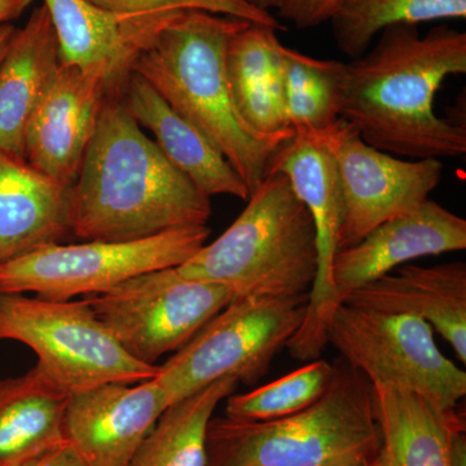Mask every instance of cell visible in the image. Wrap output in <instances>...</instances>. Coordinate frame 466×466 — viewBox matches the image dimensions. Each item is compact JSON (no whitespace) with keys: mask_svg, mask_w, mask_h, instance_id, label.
Listing matches in <instances>:
<instances>
[{"mask_svg":"<svg viewBox=\"0 0 466 466\" xmlns=\"http://www.w3.org/2000/svg\"><path fill=\"white\" fill-rule=\"evenodd\" d=\"M122 99L137 125L153 134L165 157L204 195L249 200V189L222 152L191 122L175 112L142 76L133 73Z\"/></svg>","mask_w":466,"mask_h":466,"instance_id":"d6986e66","label":"cell"},{"mask_svg":"<svg viewBox=\"0 0 466 466\" xmlns=\"http://www.w3.org/2000/svg\"><path fill=\"white\" fill-rule=\"evenodd\" d=\"M56 33L61 63L99 79L122 97L135 60L167 24L110 14L87 0H43Z\"/></svg>","mask_w":466,"mask_h":466,"instance_id":"9a60e30c","label":"cell"},{"mask_svg":"<svg viewBox=\"0 0 466 466\" xmlns=\"http://www.w3.org/2000/svg\"><path fill=\"white\" fill-rule=\"evenodd\" d=\"M372 395L381 446L370 466H450L451 435L465 426L456 410L386 383H372Z\"/></svg>","mask_w":466,"mask_h":466,"instance_id":"7402d4cb","label":"cell"},{"mask_svg":"<svg viewBox=\"0 0 466 466\" xmlns=\"http://www.w3.org/2000/svg\"><path fill=\"white\" fill-rule=\"evenodd\" d=\"M69 397L36 366L0 381V466H24L66 443Z\"/></svg>","mask_w":466,"mask_h":466,"instance_id":"603a6c76","label":"cell"},{"mask_svg":"<svg viewBox=\"0 0 466 466\" xmlns=\"http://www.w3.org/2000/svg\"><path fill=\"white\" fill-rule=\"evenodd\" d=\"M465 17L466 0H349L330 23L336 45L354 60L385 27Z\"/></svg>","mask_w":466,"mask_h":466,"instance_id":"484cf974","label":"cell"},{"mask_svg":"<svg viewBox=\"0 0 466 466\" xmlns=\"http://www.w3.org/2000/svg\"><path fill=\"white\" fill-rule=\"evenodd\" d=\"M168 407L155 380L76 392L67 401L66 438L87 466H128Z\"/></svg>","mask_w":466,"mask_h":466,"instance_id":"4fadbf2b","label":"cell"},{"mask_svg":"<svg viewBox=\"0 0 466 466\" xmlns=\"http://www.w3.org/2000/svg\"><path fill=\"white\" fill-rule=\"evenodd\" d=\"M466 249V220L433 200L386 220L358 244L336 254L332 281L337 305L352 291L404 263Z\"/></svg>","mask_w":466,"mask_h":466,"instance_id":"5bb4252c","label":"cell"},{"mask_svg":"<svg viewBox=\"0 0 466 466\" xmlns=\"http://www.w3.org/2000/svg\"><path fill=\"white\" fill-rule=\"evenodd\" d=\"M235 297L226 285L183 278L170 267L86 299L131 357L158 366V359L183 348Z\"/></svg>","mask_w":466,"mask_h":466,"instance_id":"30bf717a","label":"cell"},{"mask_svg":"<svg viewBox=\"0 0 466 466\" xmlns=\"http://www.w3.org/2000/svg\"><path fill=\"white\" fill-rule=\"evenodd\" d=\"M349 294L342 303L385 314L422 319L466 363V266H401Z\"/></svg>","mask_w":466,"mask_h":466,"instance_id":"e0dca14e","label":"cell"},{"mask_svg":"<svg viewBox=\"0 0 466 466\" xmlns=\"http://www.w3.org/2000/svg\"><path fill=\"white\" fill-rule=\"evenodd\" d=\"M253 7L260 9V11L268 12L269 8L278 7L279 0H247Z\"/></svg>","mask_w":466,"mask_h":466,"instance_id":"836d02e7","label":"cell"},{"mask_svg":"<svg viewBox=\"0 0 466 466\" xmlns=\"http://www.w3.org/2000/svg\"><path fill=\"white\" fill-rule=\"evenodd\" d=\"M60 66L56 33L42 5L0 61V149L25 158L27 126Z\"/></svg>","mask_w":466,"mask_h":466,"instance_id":"ffe728a7","label":"cell"},{"mask_svg":"<svg viewBox=\"0 0 466 466\" xmlns=\"http://www.w3.org/2000/svg\"><path fill=\"white\" fill-rule=\"evenodd\" d=\"M334 372L333 364L314 360L256 390L229 395L225 416L242 421H268L293 415L320 400Z\"/></svg>","mask_w":466,"mask_h":466,"instance_id":"4316f807","label":"cell"},{"mask_svg":"<svg viewBox=\"0 0 466 466\" xmlns=\"http://www.w3.org/2000/svg\"><path fill=\"white\" fill-rule=\"evenodd\" d=\"M308 308L309 293L236 297L158 366L153 380L170 406L225 377L254 385L299 332Z\"/></svg>","mask_w":466,"mask_h":466,"instance_id":"8992f818","label":"cell"},{"mask_svg":"<svg viewBox=\"0 0 466 466\" xmlns=\"http://www.w3.org/2000/svg\"><path fill=\"white\" fill-rule=\"evenodd\" d=\"M24 466H87L67 441L56 449L43 453L39 458L32 460Z\"/></svg>","mask_w":466,"mask_h":466,"instance_id":"f546056e","label":"cell"},{"mask_svg":"<svg viewBox=\"0 0 466 466\" xmlns=\"http://www.w3.org/2000/svg\"><path fill=\"white\" fill-rule=\"evenodd\" d=\"M235 377L171 404L144 438L128 466H208V429L220 401L238 389Z\"/></svg>","mask_w":466,"mask_h":466,"instance_id":"cb8c5ba5","label":"cell"},{"mask_svg":"<svg viewBox=\"0 0 466 466\" xmlns=\"http://www.w3.org/2000/svg\"><path fill=\"white\" fill-rule=\"evenodd\" d=\"M268 171L287 175L296 195L308 208L318 242V274L309 293L308 315L288 343L299 360H317L328 343V327L339 308L334 297L332 266L339 251L343 198L332 153L320 137L294 134L275 153Z\"/></svg>","mask_w":466,"mask_h":466,"instance_id":"7c38bea8","label":"cell"},{"mask_svg":"<svg viewBox=\"0 0 466 466\" xmlns=\"http://www.w3.org/2000/svg\"><path fill=\"white\" fill-rule=\"evenodd\" d=\"M349 0H279V16L299 29H311L332 21Z\"/></svg>","mask_w":466,"mask_h":466,"instance_id":"f1b7e54d","label":"cell"},{"mask_svg":"<svg viewBox=\"0 0 466 466\" xmlns=\"http://www.w3.org/2000/svg\"><path fill=\"white\" fill-rule=\"evenodd\" d=\"M72 187L0 149L2 262L61 244L72 233Z\"/></svg>","mask_w":466,"mask_h":466,"instance_id":"ac0fdd59","label":"cell"},{"mask_svg":"<svg viewBox=\"0 0 466 466\" xmlns=\"http://www.w3.org/2000/svg\"><path fill=\"white\" fill-rule=\"evenodd\" d=\"M318 137L332 153L341 182L339 250L358 244L386 220L424 204L443 175L441 159L395 157L364 142L342 118Z\"/></svg>","mask_w":466,"mask_h":466,"instance_id":"8fae6325","label":"cell"},{"mask_svg":"<svg viewBox=\"0 0 466 466\" xmlns=\"http://www.w3.org/2000/svg\"><path fill=\"white\" fill-rule=\"evenodd\" d=\"M204 195L149 139L122 97H106L72 187V233L84 241H134L208 225Z\"/></svg>","mask_w":466,"mask_h":466,"instance_id":"7a4b0ae2","label":"cell"},{"mask_svg":"<svg viewBox=\"0 0 466 466\" xmlns=\"http://www.w3.org/2000/svg\"><path fill=\"white\" fill-rule=\"evenodd\" d=\"M16 30L12 24H0V61L5 57Z\"/></svg>","mask_w":466,"mask_h":466,"instance_id":"d6a6232c","label":"cell"},{"mask_svg":"<svg viewBox=\"0 0 466 466\" xmlns=\"http://www.w3.org/2000/svg\"><path fill=\"white\" fill-rule=\"evenodd\" d=\"M210 233L208 225L188 226L142 240L47 245L0 263V293L55 300L96 296L135 276L182 266Z\"/></svg>","mask_w":466,"mask_h":466,"instance_id":"ba28073f","label":"cell"},{"mask_svg":"<svg viewBox=\"0 0 466 466\" xmlns=\"http://www.w3.org/2000/svg\"><path fill=\"white\" fill-rule=\"evenodd\" d=\"M381 446L372 383L348 363L311 406L268 421L213 417L208 466H370Z\"/></svg>","mask_w":466,"mask_h":466,"instance_id":"277c9868","label":"cell"},{"mask_svg":"<svg viewBox=\"0 0 466 466\" xmlns=\"http://www.w3.org/2000/svg\"><path fill=\"white\" fill-rule=\"evenodd\" d=\"M466 73V34L447 25L385 27L370 51L346 63L341 118L395 157H462L465 124L435 113L444 79Z\"/></svg>","mask_w":466,"mask_h":466,"instance_id":"6da1fadb","label":"cell"},{"mask_svg":"<svg viewBox=\"0 0 466 466\" xmlns=\"http://www.w3.org/2000/svg\"><path fill=\"white\" fill-rule=\"evenodd\" d=\"M248 24L204 11L183 12L140 52L133 73L222 152L251 195L268 173L275 153L287 142L257 137L233 104L227 47Z\"/></svg>","mask_w":466,"mask_h":466,"instance_id":"3957f363","label":"cell"},{"mask_svg":"<svg viewBox=\"0 0 466 466\" xmlns=\"http://www.w3.org/2000/svg\"><path fill=\"white\" fill-rule=\"evenodd\" d=\"M106 97V87L99 79L61 63L27 126L26 161L72 187Z\"/></svg>","mask_w":466,"mask_h":466,"instance_id":"2e32d148","label":"cell"},{"mask_svg":"<svg viewBox=\"0 0 466 466\" xmlns=\"http://www.w3.org/2000/svg\"><path fill=\"white\" fill-rule=\"evenodd\" d=\"M450 466H466L465 426L456 429L451 435Z\"/></svg>","mask_w":466,"mask_h":466,"instance_id":"4dcf8cb0","label":"cell"},{"mask_svg":"<svg viewBox=\"0 0 466 466\" xmlns=\"http://www.w3.org/2000/svg\"><path fill=\"white\" fill-rule=\"evenodd\" d=\"M110 14L139 18L153 23L167 24L183 12L204 11L208 14L241 18L251 24L274 27L283 32L285 27L269 12L253 7L247 0H87Z\"/></svg>","mask_w":466,"mask_h":466,"instance_id":"83f0119b","label":"cell"},{"mask_svg":"<svg viewBox=\"0 0 466 466\" xmlns=\"http://www.w3.org/2000/svg\"><path fill=\"white\" fill-rule=\"evenodd\" d=\"M278 30L248 24L232 36L226 66L235 108L245 126L263 140L288 142L293 131L285 115Z\"/></svg>","mask_w":466,"mask_h":466,"instance_id":"44dd1931","label":"cell"},{"mask_svg":"<svg viewBox=\"0 0 466 466\" xmlns=\"http://www.w3.org/2000/svg\"><path fill=\"white\" fill-rule=\"evenodd\" d=\"M0 263H2V260H0Z\"/></svg>","mask_w":466,"mask_h":466,"instance_id":"e575fe53","label":"cell"},{"mask_svg":"<svg viewBox=\"0 0 466 466\" xmlns=\"http://www.w3.org/2000/svg\"><path fill=\"white\" fill-rule=\"evenodd\" d=\"M288 124L294 134L320 135L341 118L346 63L319 60L279 45Z\"/></svg>","mask_w":466,"mask_h":466,"instance_id":"d4e9b609","label":"cell"},{"mask_svg":"<svg viewBox=\"0 0 466 466\" xmlns=\"http://www.w3.org/2000/svg\"><path fill=\"white\" fill-rule=\"evenodd\" d=\"M328 343L370 383L408 389L446 410L466 395L465 370L441 354L422 319L341 303L330 318Z\"/></svg>","mask_w":466,"mask_h":466,"instance_id":"9c48e42d","label":"cell"},{"mask_svg":"<svg viewBox=\"0 0 466 466\" xmlns=\"http://www.w3.org/2000/svg\"><path fill=\"white\" fill-rule=\"evenodd\" d=\"M35 0H0V24H11L26 11Z\"/></svg>","mask_w":466,"mask_h":466,"instance_id":"1f68e13d","label":"cell"},{"mask_svg":"<svg viewBox=\"0 0 466 466\" xmlns=\"http://www.w3.org/2000/svg\"><path fill=\"white\" fill-rule=\"evenodd\" d=\"M318 262L308 208L287 175L268 171L228 229L177 271L226 285L236 297H290L309 293Z\"/></svg>","mask_w":466,"mask_h":466,"instance_id":"5b68a950","label":"cell"},{"mask_svg":"<svg viewBox=\"0 0 466 466\" xmlns=\"http://www.w3.org/2000/svg\"><path fill=\"white\" fill-rule=\"evenodd\" d=\"M0 339L32 349L36 367L70 395L106 383L149 381L158 372L122 348L86 299L0 293Z\"/></svg>","mask_w":466,"mask_h":466,"instance_id":"52a82bcc","label":"cell"}]
</instances>
